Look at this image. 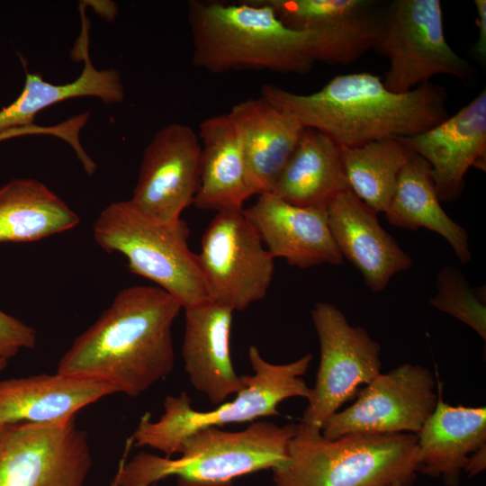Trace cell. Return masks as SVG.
Returning <instances> with one entry per match:
<instances>
[{"label": "cell", "mask_w": 486, "mask_h": 486, "mask_svg": "<svg viewBox=\"0 0 486 486\" xmlns=\"http://www.w3.org/2000/svg\"><path fill=\"white\" fill-rule=\"evenodd\" d=\"M116 393L100 380L41 374L0 381V428L16 423L53 424L100 399Z\"/></svg>", "instance_id": "19"}, {"label": "cell", "mask_w": 486, "mask_h": 486, "mask_svg": "<svg viewBox=\"0 0 486 486\" xmlns=\"http://www.w3.org/2000/svg\"><path fill=\"white\" fill-rule=\"evenodd\" d=\"M334 241L362 274L366 286L380 292L397 273L412 266L411 257L380 225L377 213L351 190L339 194L327 208Z\"/></svg>", "instance_id": "17"}, {"label": "cell", "mask_w": 486, "mask_h": 486, "mask_svg": "<svg viewBox=\"0 0 486 486\" xmlns=\"http://www.w3.org/2000/svg\"><path fill=\"white\" fill-rule=\"evenodd\" d=\"M189 234L184 220H154L128 200L107 205L93 225L94 238L104 251L123 255L132 273L154 282L183 309L211 301Z\"/></svg>", "instance_id": "7"}, {"label": "cell", "mask_w": 486, "mask_h": 486, "mask_svg": "<svg viewBox=\"0 0 486 486\" xmlns=\"http://www.w3.org/2000/svg\"><path fill=\"white\" fill-rule=\"evenodd\" d=\"M243 211L274 258H284L300 268L342 264L327 209L296 206L272 193H264Z\"/></svg>", "instance_id": "16"}, {"label": "cell", "mask_w": 486, "mask_h": 486, "mask_svg": "<svg viewBox=\"0 0 486 486\" xmlns=\"http://www.w3.org/2000/svg\"><path fill=\"white\" fill-rule=\"evenodd\" d=\"M227 114L241 143L256 194L270 193L305 128L262 96L234 104Z\"/></svg>", "instance_id": "20"}, {"label": "cell", "mask_w": 486, "mask_h": 486, "mask_svg": "<svg viewBox=\"0 0 486 486\" xmlns=\"http://www.w3.org/2000/svg\"><path fill=\"white\" fill-rule=\"evenodd\" d=\"M183 309L158 286L134 285L112 304L59 359L57 373L93 378L138 397L175 366L172 326Z\"/></svg>", "instance_id": "1"}, {"label": "cell", "mask_w": 486, "mask_h": 486, "mask_svg": "<svg viewBox=\"0 0 486 486\" xmlns=\"http://www.w3.org/2000/svg\"><path fill=\"white\" fill-rule=\"evenodd\" d=\"M400 140L430 166L439 201L456 200L463 192L468 169H485V89L454 115Z\"/></svg>", "instance_id": "15"}, {"label": "cell", "mask_w": 486, "mask_h": 486, "mask_svg": "<svg viewBox=\"0 0 486 486\" xmlns=\"http://www.w3.org/2000/svg\"><path fill=\"white\" fill-rule=\"evenodd\" d=\"M233 312L212 301L184 308V367L194 388L215 405L246 386L231 360Z\"/></svg>", "instance_id": "18"}, {"label": "cell", "mask_w": 486, "mask_h": 486, "mask_svg": "<svg viewBox=\"0 0 486 486\" xmlns=\"http://www.w3.org/2000/svg\"><path fill=\"white\" fill-rule=\"evenodd\" d=\"M93 464L76 418L0 428V486H85Z\"/></svg>", "instance_id": "11"}, {"label": "cell", "mask_w": 486, "mask_h": 486, "mask_svg": "<svg viewBox=\"0 0 486 486\" xmlns=\"http://www.w3.org/2000/svg\"><path fill=\"white\" fill-rule=\"evenodd\" d=\"M412 433H353L328 439L298 424L274 486H410L418 472Z\"/></svg>", "instance_id": "5"}, {"label": "cell", "mask_w": 486, "mask_h": 486, "mask_svg": "<svg viewBox=\"0 0 486 486\" xmlns=\"http://www.w3.org/2000/svg\"><path fill=\"white\" fill-rule=\"evenodd\" d=\"M384 213L393 226L436 232L449 243L463 265L471 261L468 233L441 207L431 167L418 155L410 153Z\"/></svg>", "instance_id": "25"}, {"label": "cell", "mask_w": 486, "mask_h": 486, "mask_svg": "<svg viewBox=\"0 0 486 486\" xmlns=\"http://www.w3.org/2000/svg\"><path fill=\"white\" fill-rule=\"evenodd\" d=\"M436 289V294L429 299L430 305L466 324L485 341L486 306L482 287L472 289L458 268L446 266L437 274Z\"/></svg>", "instance_id": "28"}, {"label": "cell", "mask_w": 486, "mask_h": 486, "mask_svg": "<svg viewBox=\"0 0 486 486\" xmlns=\"http://www.w3.org/2000/svg\"><path fill=\"white\" fill-rule=\"evenodd\" d=\"M50 135L61 139L68 145H73L78 136V124L75 119L69 118L51 126H39L34 123L11 128L0 131V141L23 135Z\"/></svg>", "instance_id": "30"}, {"label": "cell", "mask_w": 486, "mask_h": 486, "mask_svg": "<svg viewBox=\"0 0 486 486\" xmlns=\"http://www.w3.org/2000/svg\"><path fill=\"white\" fill-rule=\"evenodd\" d=\"M261 96L340 148L413 136L450 115L444 86L428 82L398 94L390 91L380 76L367 72L338 75L309 94L266 84Z\"/></svg>", "instance_id": "2"}, {"label": "cell", "mask_w": 486, "mask_h": 486, "mask_svg": "<svg viewBox=\"0 0 486 486\" xmlns=\"http://www.w3.org/2000/svg\"><path fill=\"white\" fill-rule=\"evenodd\" d=\"M198 137L202 142L200 176L194 204L198 209L217 212L242 209L244 202L256 193L228 114L203 120Z\"/></svg>", "instance_id": "21"}, {"label": "cell", "mask_w": 486, "mask_h": 486, "mask_svg": "<svg viewBox=\"0 0 486 486\" xmlns=\"http://www.w3.org/2000/svg\"><path fill=\"white\" fill-rule=\"evenodd\" d=\"M473 3L477 12L476 24L479 34L472 51L476 58L484 63L486 60V1L474 0Z\"/></svg>", "instance_id": "31"}, {"label": "cell", "mask_w": 486, "mask_h": 486, "mask_svg": "<svg viewBox=\"0 0 486 486\" xmlns=\"http://www.w3.org/2000/svg\"><path fill=\"white\" fill-rule=\"evenodd\" d=\"M320 360L300 425L320 431L346 401L381 374V346L362 327L351 325L334 304L318 302L311 311Z\"/></svg>", "instance_id": "9"}, {"label": "cell", "mask_w": 486, "mask_h": 486, "mask_svg": "<svg viewBox=\"0 0 486 486\" xmlns=\"http://www.w3.org/2000/svg\"><path fill=\"white\" fill-rule=\"evenodd\" d=\"M417 436L418 472L458 486L469 456L486 445V408L451 406L439 389L436 408Z\"/></svg>", "instance_id": "22"}, {"label": "cell", "mask_w": 486, "mask_h": 486, "mask_svg": "<svg viewBox=\"0 0 486 486\" xmlns=\"http://www.w3.org/2000/svg\"><path fill=\"white\" fill-rule=\"evenodd\" d=\"M79 222V216L38 180L14 178L0 187V243L37 241Z\"/></svg>", "instance_id": "26"}, {"label": "cell", "mask_w": 486, "mask_h": 486, "mask_svg": "<svg viewBox=\"0 0 486 486\" xmlns=\"http://www.w3.org/2000/svg\"><path fill=\"white\" fill-rule=\"evenodd\" d=\"M243 209L217 212L197 254L210 300L234 311L262 300L274 272V258Z\"/></svg>", "instance_id": "10"}, {"label": "cell", "mask_w": 486, "mask_h": 486, "mask_svg": "<svg viewBox=\"0 0 486 486\" xmlns=\"http://www.w3.org/2000/svg\"><path fill=\"white\" fill-rule=\"evenodd\" d=\"M437 400L430 370L402 364L364 385L355 402L324 423L321 435L328 439L353 433L417 435Z\"/></svg>", "instance_id": "12"}, {"label": "cell", "mask_w": 486, "mask_h": 486, "mask_svg": "<svg viewBox=\"0 0 486 486\" xmlns=\"http://www.w3.org/2000/svg\"><path fill=\"white\" fill-rule=\"evenodd\" d=\"M410 153L400 138L341 148L342 165L350 190L376 213L385 212Z\"/></svg>", "instance_id": "27"}, {"label": "cell", "mask_w": 486, "mask_h": 486, "mask_svg": "<svg viewBox=\"0 0 486 486\" xmlns=\"http://www.w3.org/2000/svg\"><path fill=\"white\" fill-rule=\"evenodd\" d=\"M248 359L254 374L242 375L246 386L233 400L223 402L212 410L199 411L192 408L186 392L168 395L164 400V413L157 421L151 419L149 412L141 417L129 438L131 445L148 446L171 457L180 453L184 439L198 429L277 416L280 414L277 407L284 400L308 399L310 388L302 376L310 367L311 354L277 364L264 359L259 349L251 346Z\"/></svg>", "instance_id": "6"}, {"label": "cell", "mask_w": 486, "mask_h": 486, "mask_svg": "<svg viewBox=\"0 0 486 486\" xmlns=\"http://www.w3.org/2000/svg\"><path fill=\"white\" fill-rule=\"evenodd\" d=\"M201 143L188 125L170 123L146 147L132 196L128 200L143 215L172 223L194 204L199 185Z\"/></svg>", "instance_id": "13"}, {"label": "cell", "mask_w": 486, "mask_h": 486, "mask_svg": "<svg viewBox=\"0 0 486 486\" xmlns=\"http://www.w3.org/2000/svg\"><path fill=\"white\" fill-rule=\"evenodd\" d=\"M348 190L341 148L322 132L305 128L270 193L296 206L327 209Z\"/></svg>", "instance_id": "24"}, {"label": "cell", "mask_w": 486, "mask_h": 486, "mask_svg": "<svg viewBox=\"0 0 486 486\" xmlns=\"http://www.w3.org/2000/svg\"><path fill=\"white\" fill-rule=\"evenodd\" d=\"M287 26L311 32L316 62L348 65L374 50L386 2L378 0H262Z\"/></svg>", "instance_id": "14"}, {"label": "cell", "mask_w": 486, "mask_h": 486, "mask_svg": "<svg viewBox=\"0 0 486 486\" xmlns=\"http://www.w3.org/2000/svg\"><path fill=\"white\" fill-rule=\"evenodd\" d=\"M194 65L212 73L256 69L306 74L316 63L310 32L285 25L262 0L188 4Z\"/></svg>", "instance_id": "3"}, {"label": "cell", "mask_w": 486, "mask_h": 486, "mask_svg": "<svg viewBox=\"0 0 486 486\" xmlns=\"http://www.w3.org/2000/svg\"><path fill=\"white\" fill-rule=\"evenodd\" d=\"M111 486H116V484L113 482V481L112 482Z\"/></svg>", "instance_id": "34"}, {"label": "cell", "mask_w": 486, "mask_h": 486, "mask_svg": "<svg viewBox=\"0 0 486 486\" xmlns=\"http://www.w3.org/2000/svg\"><path fill=\"white\" fill-rule=\"evenodd\" d=\"M393 486H404V485H402V484H396V485H393Z\"/></svg>", "instance_id": "35"}, {"label": "cell", "mask_w": 486, "mask_h": 486, "mask_svg": "<svg viewBox=\"0 0 486 486\" xmlns=\"http://www.w3.org/2000/svg\"><path fill=\"white\" fill-rule=\"evenodd\" d=\"M272 486H274V485H272Z\"/></svg>", "instance_id": "36"}, {"label": "cell", "mask_w": 486, "mask_h": 486, "mask_svg": "<svg viewBox=\"0 0 486 486\" xmlns=\"http://www.w3.org/2000/svg\"><path fill=\"white\" fill-rule=\"evenodd\" d=\"M297 427L260 420L236 432L201 428L184 439L178 458L140 452L122 460L112 481L116 486H151L175 476L176 486H233L235 478L283 465Z\"/></svg>", "instance_id": "4"}, {"label": "cell", "mask_w": 486, "mask_h": 486, "mask_svg": "<svg viewBox=\"0 0 486 486\" xmlns=\"http://www.w3.org/2000/svg\"><path fill=\"white\" fill-rule=\"evenodd\" d=\"M8 361L6 358L0 357V373L6 368Z\"/></svg>", "instance_id": "33"}, {"label": "cell", "mask_w": 486, "mask_h": 486, "mask_svg": "<svg viewBox=\"0 0 486 486\" xmlns=\"http://www.w3.org/2000/svg\"><path fill=\"white\" fill-rule=\"evenodd\" d=\"M34 328L0 310V357L10 359L23 348H34Z\"/></svg>", "instance_id": "29"}, {"label": "cell", "mask_w": 486, "mask_h": 486, "mask_svg": "<svg viewBox=\"0 0 486 486\" xmlns=\"http://www.w3.org/2000/svg\"><path fill=\"white\" fill-rule=\"evenodd\" d=\"M486 468V445L474 451L468 458L464 472L468 475L475 476Z\"/></svg>", "instance_id": "32"}, {"label": "cell", "mask_w": 486, "mask_h": 486, "mask_svg": "<svg viewBox=\"0 0 486 486\" xmlns=\"http://www.w3.org/2000/svg\"><path fill=\"white\" fill-rule=\"evenodd\" d=\"M375 50L390 62L383 84L402 94L447 75L469 84L473 67L447 43L440 0L386 2L382 32Z\"/></svg>", "instance_id": "8"}, {"label": "cell", "mask_w": 486, "mask_h": 486, "mask_svg": "<svg viewBox=\"0 0 486 486\" xmlns=\"http://www.w3.org/2000/svg\"><path fill=\"white\" fill-rule=\"evenodd\" d=\"M82 32L75 48L76 56L84 58L79 76L69 83L55 85L45 81L40 74L26 72L25 83L20 95L0 110V131L30 125L37 113L59 102L84 96L99 98L106 104H118L124 99V88L118 70L97 69L88 52V23L80 9Z\"/></svg>", "instance_id": "23"}]
</instances>
